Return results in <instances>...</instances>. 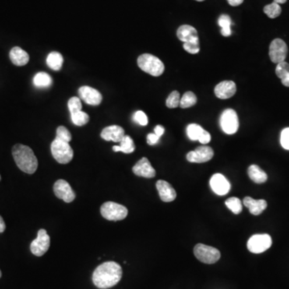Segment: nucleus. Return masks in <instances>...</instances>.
Wrapping results in <instances>:
<instances>
[{
    "label": "nucleus",
    "mask_w": 289,
    "mask_h": 289,
    "mask_svg": "<svg viewBox=\"0 0 289 289\" xmlns=\"http://www.w3.org/2000/svg\"><path fill=\"white\" fill-rule=\"evenodd\" d=\"M122 277V269L118 264L110 261L99 265L93 274V282L96 287L107 289L114 287Z\"/></svg>",
    "instance_id": "nucleus-1"
},
{
    "label": "nucleus",
    "mask_w": 289,
    "mask_h": 289,
    "mask_svg": "<svg viewBox=\"0 0 289 289\" xmlns=\"http://www.w3.org/2000/svg\"><path fill=\"white\" fill-rule=\"evenodd\" d=\"M12 155L17 167L27 174H32L38 167V160L29 146L17 144L12 149Z\"/></svg>",
    "instance_id": "nucleus-2"
},
{
    "label": "nucleus",
    "mask_w": 289,
    "mask_h": 289,
    "mask_svg": "<svg viewBox=\"0 0 289 289\" xmlns=\"http://www.w3.org/2000/svg\"><path fill=\"white\" fill-rule=\"evenodd\" d=\"M138 65L143 72L153 76H161L165 70L163 63L151 54H143L138 57Z\"/></svg>",
    "instance_id": "nucleus-3"
},
{
    "label": "nucleus",
    "mask_w": 289,
    "mask_h": 289,
    "mask_svg": "<svg viewBox=\"0 0 289 289\" xmlns=\"http://www.w3.org/2000/svg\"><path fill=\"white\" fill-rule=\"evenodd\" d=\"M51 151L53 157L61 164L70 163L73 157V150L69 143L59 140L57 138L51 142Z\"/></svg>",
    "instance_id": "nucleus-4"
},
{
    "label": "nucleus",
    "mask_w": 289,
    "mask_h": 289,
    "mask_svg": "<svg viewBox=\"0 0 289 289\" xmlns=\"http://www.w3.org/2000/svg\"><path fill=\"white\" fill-rule=\"evenodd\" d=\"M100 214L110 221H120L128 216V209L117 202H106L100 206Z\"/></svg>",
    "instance_id": "nucleus-5"
},
{
    "label": "nucleus",
    "mask_w": 289,
    "mask_h": 289,
    "mask_svg": "<svg viewBox=\"0 0 289 289\" xmlns=\"http://www.w3.org/2000/svg\"><path fill=\"white\" fill-rule=\"evenodd\" d=\"M195 257L202 263L212 265L219 260L221 254L217 248L205 244H198L194 248Z\"/></svg>",
    "instance_id": "nucleus-6"
},
{
    "label": "nucleus",
    "mask_w": 289,
    "mask_h": 289,
    "mask_svg": "<svg viewBox=\"0 0 289 289\" xmlns=\"http://www.w3.org/2000/svg\"><path fill=\"white\" fill-rule=\"evenodd\" d=\"M272 244V238L269 234H254L248 240L247 246L251 253L260 254L269 249Z\"/></svg>",
    "instance_id": "nucleus-7"
},
{
    "label": "nucleus",
    "mask_w": 289,
    "mask_h": 289,
    "mask_svg": "<svg viewBox=\"0 0 289 289\" xmlns=\"http://www.w3.org/2000/svg\"><path fill=\"white\" fill-rule=\"evenodd\" d=\"M239 117L237 112L231 109L224 110L220 117V126L227 135H234L238 131Z\"/></svg>",
    "instance_id": "nucleus-8"
},
{
    "label": "nucleus",
    "mask_w": 289,
    "mask_h": 289,
    "mask_svg": "<svg viewBox=\"0 0 289 289\" xmlns=\"http://www.w3.org/2000/svg\"><path fill=\"white\" fill-rule=\"evenodd\" d=\"M50 247V237L47 231L44 229H40L37 234V238L32 241L31 244V251L36 256H42L47 252Z\"/></svg>",
    "instance_id": "nucleus-9"
},
{
    "label": "nucleus",
    "mask_w": 289,
    "mask_h": 289,
    "mask_svg": "<svg viewBox=\"0 0 289 289\" xmlns=\"http://www.w3.org/2000/svg\"><path fill=\"white\" fill-rule=\"evenodd\" d=\"M287 54V46L281 39H275L269 47V57L275 64L285 61Z\"/></svg>",
    "instance_id": "nucleus-10"
},
{
    "label": "nucleus",
    "mask_w": 289,
    "mask_h": 289,
    "mask_svg": "<svg viewBox=\"0 0 289 289\" xmlns=\"http://www.w3.org/2000/svg\"><path fill=\"white\" fill-rule=\"evenodd\" d=\"M53 191L57 198L68 203L72 202L76 198L75 192L72 189L70 184L65 180H57L53 187Z\"/></svg>",
    "instance_id": "nucleus-11"
},
{
    "label": "nucleus",
    "mask_w": 289,
    "mask_h": 289,
    "mask_svg": "<svg viewBox=\"0 0 289 289\" xmlns=\"http://www.w3.org/2000/svg\"><path fill=\"white\" fill-rule=\"evenodd\" d=\"M214 157V151L212 147L207 146H199L194 151L187 153V159L190 163H203L209 162Z\"/></svg>",
    "instance_id": "nucleus-12"
},
{
    "label": "nucleus",
    "mask_w": 289,
    "mask_h": 289,
    "mask_svg": "<svg viewBox=\"0 0 289 289\" xmlns=\"http://www.w3.org/2000/svg\"><path fill=\"white\" fill-rule=\"evenodd\" d=\"M210 185L212 191L220 196L227 195L231 190V184L221 174H214L211 178Z\"/></svg>",
    "instance_id": "nucleus-13"
},
{
    "label": "nucleus",
    "mask_w": 289,
    "mask_h": 289,
    "mask_svg": "<svg viewBox=\"0 0 289 289\" xmlns=\"http://www.w3.org/2000/svg\"><path fill=\"white\" fill-rule=\"evenodd\" d=\"M79 95L85 103L90 106H98L102 101L101 93L98 90L89 86H82L80 88Z\"/></svg>",
    "instance_id": "nucleus-14"
},
{
    "label": "nucleus",
    "mask_w": 289,
    "mask_h": 289,
    "mask_svg": "<svg viewBox=\"0 0 289 289\" xmlns=\"http://www.w3.org/2000/svg\"><path fill=\"white\" fill-rule=\"evenodd\" d=\"M133 172L137 176L146 178H154L156 175V171L146 157H142L138 161L135 167H133Z\"/></svg>",
    "instance_id": "nucleus-15"
},
{
    "label": "nucleus",
    "mask_w": 289,
    "mask_h": 289,
    "mask_svg": "<svg viewBox=\"0 0 289 289\" xmlns=\"http://www.w3.org/2000/svg\"><path fill=\"white\" fill-rule=\"evenodd\" d=\"M235 93H237V85L234 82L231 81L220 82L215 88V94L218 98L223 100L231 98Z\"/></svg>",
    "instance_id": "nucleus-16"
},
{
    "label": "nucleus",
    "mask_w": 289,
    "mask_h": 289,
    "mask_svg": "<svg viewBox=\"0 0 289 289\" xmlns=\"http://www.w3.org/2000/svg\"><path fill=\"white\" fill-rule=\"evenodd\" d=\"M178 40L183 43H199L198 32L191 25H182L177 31Z\"/></svg>",
    "instance_id": "nucleus-17"
},
{
    "label": "nucleus",
    "mask_w": 289,
    "mask_h": 289,
    "mask_svg": "<svg viewBox=\"0 0 289 289\" xmlns=\"http://www.w3.org/2000/svg\"><path fill=\"white\" fill-rule=\"evenodd\" d=\"M161 199L165 202H170L176 199L177 194L174 187L164 180H159L156 183Z\"/></svg>",
    "instance_id": "nucleus-18"
},
{
    "label": "nucleus",
    "mask_w": 289,
    "mask_h": 289,
    "mask_svg": "<svg viewBox=\"0 0 289 289\" xmlns=\"http://www.w3.org/2000/svg\"><path fill=\"white\" fill-rule=\"evenodd\" d=\"M100 136L107 142H120L125 137V130L118 125H111L104 128Z\"/></svg>",
    "instance_id": "nucleus-19"
},
{
    "label": "nucleus",
    "mask_w": 289,
    "mask_h": 289,
    "mask_svg": "<svg viewBox=\"0 0 289 289\" xmlns=\"http://www.w3.org/2000/svg\"><path fill=\"white\" fill-rule=\"evenodd\" d=\"M244 204L246 207L249 209L250 213L254 216H259L268 206V203L265 199L255 200L251 197H245L244 199Z\"/></svg>",
    "instance_id": "nucleus-20"
},
{
    "label": "nucleus",
    "mask_w": 289,
    "mask_h": 289,
    "mask_svg": "<svg viewBox=\"0 0 289 289\" xmlns=\"http://www.w3.org/2000/svg\"><path fill=\"white\" fill-rule=\"evenodd\" d=\"M10 59L16 66H24L29 61V55L19 47H14L10 51Z\"/></svg>",
    "instance_id": "nucleus-21"
},
{
    "label": "nucleus",
    "mask_w": 289,
    "mask_h": 289,
    "mask_svg": "<svg viewBox=\"0 0 289 289\" xmlns=\"http://www.w3.org/2000/svg\"><path fill=\"white\" fill-rule=\"evenodd\" d=\"M248 176L255 183H264L268 179V175L260 167L256 165H251L248 170Z\"/></svg>",
    "instance_id": "nucleus-22"
},
{
    "label": "nucleus",
    "mask_w": 289,
    "mask_h": 289,
    "mask_svg": "<svg viewBox=\"0 0 289 289\" xmlns=\"http://www.w3.org/2000/svg\"><path fill=\"white\" fill-rule=\"evenodd\" d=\"M114 152H122L125 153H131L135 152V145L132 138L128 135H125L122 140L120 142V146L113 147Z\"/></svg>",
    "instance_id": "nucleus-23"
},
{
    "label": "nucleus",
    "mask_w": 289,
    "mask_h": 289,
    "mask_svg": "<svg viewBox=\"0 0 289 289\" xmlns=\"http://www.w3.org/2000/svg\"><path fill=\"white\" fill-rule=\"evenodd\" d=\"M63 63H64V58H63L61 53L52 51V52L50 53L49 55L47 56V66L51 68L52 70H61L63 66Z\"/></svg>",
    "instance_id": "nucleus-24"
},
{
    "label": "nucleus",
    "mask_w": 289,
    "mask_h": 289,
    "mask_svg": "<svg viewBox=\"0 0 289 289\" xmlns=\"http://www.w3.org/2000/svg\"><path fill=\"white\" fill-rule=\"evenodd\" d=\"M276 74L281 80L282 84L286 87H289V64L283 61L277 64Z\"/></svg>",
    "instance_id": "nucleus-25"
},
{
    "label": "nucleus",
    "mask_w": 289,
    "mask_h": 289,
    "mask_svg": "<svg viewBox=\"0 0 289 289\" xmlns=\"http://www.w3.org/2000/svg\"><path fill=\"white\" fill-rule=\"evenodd\" d=\"M218 23L221 28V34L225 37H228L232 34L231 26L232 23L231 17L227 15H220V17L218 19Z\"/></svg>",
    "instance_id": "nucleus-26"
},
{
    "label": "nucleus",
    "mask_w": 289,
    "mask_h": 289,
    "mask_svg": "<svg viewBox=\"0 0 289 289\" xmlns=\"http://www.w3.org/2000/svg\"><path fill=\"white\" fill-rule=\"evenodd\" d=\"M51 83H52V80L51 76L46 72H38L33 79V84L37 88L49 87Z\"/></svg>",
    "instance_id": "nucleus-27"
},
{
    "label": "nucleus",
    "mask_w": 289,
    "mask_h": 289,
    "mask_svg": "<svg viewBox=\"0 0 289 289\" xmlns=\"http://www.w3.org/2000/svg\"><path fill=\"white\" fill-rule=\"evenodd\" d=\"M203 132L204 129L197 124H191L187 128V136L191 141H199Z\"/></svg>",
    "instance_id": "nucleus-28"
},
{
    "label": "nucleus",
    "mask_w": 289,
    "mask_h": 289,
    "mask_svg": "<svg viewBox=\"0 0 289 289\" xmlns=\"http://www.w3.org/2000/svg\"><path fill=\"white\" fill-rule=\"evenodd\" d=\"M197 102V97L192 92H187L180 100L179 106L181 109H187L195 106Z\"/></svg>",
    "instance_id": "nucleus-29"
},
{
    "label": "nucleus",
    "mask_w": 289,
    "mask_h": 289,
    "mask_svg": "<svg viewBox=\"0 0 289 289\" xmlns=\"http://www.w3.org/2000/svg\"><path fill=\"white\" fill-rule=\"evenodd\" d=\"M225 204L227 206L229 210L231 211L235 215H238V214H240L242 212V202L238 198H235V197L230 198V199H227V201L225 202Z\"/></svg>",
    "instance_id": "nucleus-30"
},
{
    "label": "nucleus",
    "mask_w": 289,
    "mask_h": 289,
    "mask_svg": "<svg viewBox=\"0 0 289 289\" xmlns=\"http://www.w3.org/2000/svg\"><path fill=\"white\" fill-rule=\"evenodd\" d=\"M72 123L77 126H83L89 121V116L83 111L76 112L75 114H71Z\"/></svg>",
    "instance_id": "nucleus-31"
},
{
    "label": "nucleus",
    "mask_w": 289,
    "mask_h": 289,
    "mask_svg": "<svg viewBox=\"0 0 289 289\" xmlns=\"http://www.w3.org/2000/svg\"><path fill=\"white\" fill-rule=\"evenodd\" d=\"M282 10L280 4L273 2L264 8V12L271 19H275L281 14Z\"/></svg>",
    "instance_id": "nucleus-32"
},
{
    "label": "nucleus",
    "mask_w": 289,
    "mask_h": 289,
    "mask_svg": "<svg viewBox=\"0 0 289 289\" xmlns=\"http://www.w3.org/2000/svg\"><path fill=\"white\" fill-rule=\"evenodd\" d=\"M180 94L178 91H173L172 93L169 95L167 99L166 104L170 109H175L180 104Z\"/></svg>",
    "instance_id": "nucleus-33"
},
{
    "label": "nucleus",
    "mask_w": 289,
    "mask_h": 289,
    "mask_svg": "<svg viewBox=\"0 0 289 289\" xmlns=\"http://www.w3.org/2000/svg\"><path fill=\"white\" fill-rule=\"evenodd\" d=\"M56 138L59 140L63 141V142H68L69 143L72 140V135L71 133L68 131V128L64 126H59L57 129V137Z\"/></svg>",
    "instance_id": "nucleus-34"
},
{
    "label": "nucleus",
    "mask_w": 289,
    "mask_h": 289,
    "mask_svg": "<svg viewBox=\"0 0 289 289\" xmlns=\"http://www.w3.org/2000/svg\"><path fill=\"white\" fill-rule=\"evenodd\" d=\"M68 106L71 114H75L76 112L82 111V102H81V100L76 96H73L70 100H68Z\"/></svg>",
    "instance_id": "nucleus-35"
},
{
    "label": "nucleus",
    "mask_w": 289,
    "mask_h": 289,
    "mask_svg": "<svg viewBox=\"0 0 289 289\" xmlns=\"http://www.w3.org/2000/svg\"><path fill=\"white\" fill-rule=\"evenodd\" d=\"M134 120L142 126H146L148 125V117L143 111H137L134 115Z\"/></svg>",
    "instance_id": "nucleus-36"
},
{
    "label": "nucleus",
    "mask_w": 289,
    "mask_h": 289,
    "mask_svg": "<svg viewBox=\"0 0 289 289\" xmlns=\"http://www.w3.org/2000/svg\"><path fill=\"white\" fill-rule=\"evenodd\" d=\"M183 48L191 54H197L200 51L199 43H184Z\"/></svg>",
    "instance_id": "nucleus-37"
},
{
    "label": "nucleus",
    "mask_w": 289,
    "mask_h": 289,
    "mask_svg": "<svg viewBox=\"0 0 289 289\" xmlns=\"http://www.w3.org/2000/svg\"><path fill=\"white\" fill-rule=\"evenodd\" d=\"M280 143L283 149L289 150V128H286L281 132Z\"/></svg>",
    "instance_id": "nucleus-38"
},
{
    "label": "nucleus",
    "mask_w": 289,
    "mask_h": 289,
    "mask_svg": "<svg viewBox=\"0 0 289 289\" xmlns=\"http://www.w3.org/2000/svg\"><path fill=\"white\" fill-rule=\"evenodd\" d=\"M159 139H160V138L155 134H149L147 135V143L149 144V146L156 145L159 142Z\"/></svg>",
    "instance_id": "nucleus-39"
},
{
    "label": "nucleus",
    "mask_w": 289,
    "mask_h": 289,
    "mask_svg": "<svg viewBox=\"0 0 289 289\" xmlns=\"http://www.w3.org/2000/svg\"><path fill=\"white\" fill-rule=\"evenodd\" d=\"M211 139H212V138H211V135L209 134V132L204 130V132L202 134V137H201L199 142H200V143H202V145H206V144L210 142Z\"/></svg>",
    "instance_id": "nucleus-40"
},
{
    "label": "nucleus",
    "mask_w": 289,
    "mask_h": 289,
    "mask_svg": "<svg viewBox=\"0 0 289 289\" xmlns=\"http://www.w3.org/2000/svg\"><path fill=\"white\" fill-rule=\"evenodd\" d=\"M165 133V128L164 127L162 126V125H157V126L155 127L154 128V134L159 138L163 136V134Z\"/></svg>",
    "instance_id": "nucleus-41"
},
{
    "label": "nucleus",
    "mask_w": 289,
    "mask_h": 289,
    "mask_svg": "<svg viewBox=\"0 0 289 289\" xmlns=\"http://www.w3.org/2000/svg\"><path fill=\"white\" fill-rule=\"evenodd\" d=\"M244 0H227L228 4L232 7H237L242 4Z\"/></svg>",
    "instance_id": "nucleus-42"
},
{
    "label": "nucleus",
    "mask_w": 289,
    "mask_h": 289,
    "mask_svg": "<svg viewBox=\"0 0 289 289\" xmlns=\"http://www.w3.org/2000/svg\"><path fill=\"white\" fill-rule=\"evenodd\" d=\"M5 229H6V224L4 223L2 216H0V233L4 232L5 231Z\"/></svg>",
    "instance_id": "nucleus-43"
},
{
    "label": "nucleus",
    "mask_w": 289,
    "mask_h": 289,
    "mask_svg": "<svg viewBox=\"0 0 289 289\" xmlns=\"http://www.w3.org/2000/svg\"><path fill=\"white\" fill-rule=\"evenodd\" d=\"M274 2L278 4H282L287 2V0H274Z\"/></svg>",
    "instance_id": "nucleus-44"
},
{
    "label": "nucleus",
    "mask_w": 289,
    "mask_h": 289,
    "mask_svg": "<svg viewBox=\"0 0 289 289\" xmlns=\"http://www.w3.org/2000/svg\"><path fill=\"white\" fill-rule=\"evenodd\" d=\"M196 1H199V2H202V1H204V0H196Z\"/></svg>",
    "instance_id": "nucleus-45"
},
{
    "label": "nucleus",
    "mask_w": 289,
    "mask_h": 289,
    "mask_svg": "<svg viewBox=\"0 0 289 289\" xmlns=\"http://www.w3.org/2000/svg\"><path fill=\"white\" fill-rule=\"evenodd\" d=\"M1 276H2V272L0 271V278H1Z\"/></svg>",
    "instance_id": "nucleus-46"
},
{
    "label": "nucleus",
    "mask_w": 289,
    "mask_h": 289,
    "mask_svg": "<svg viewBox=\"0 0 289 289\" xmlns=\"http://www.w3.org/2000/svg\"><path fill=\"white\" fill-rule=\"evenodd\" d=\"M0 179H1V176H0Z\"/></svg>",
    "instance_id": "nucleus-47"
}]
</instances>
